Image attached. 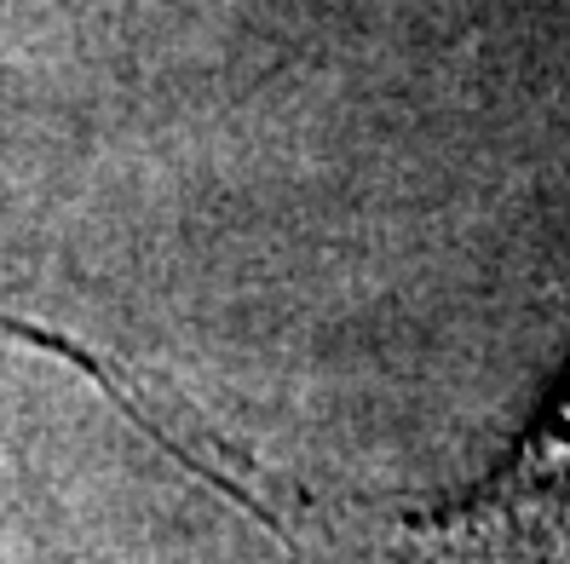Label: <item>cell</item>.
<instances>
[{"instance_id":"cell-1","label":"cell","mask_w":570,"mask_h":564,"mask_svg":"<svg viewBox=\"0 0 570 564\" xmlns=\"http://www.w3.org/2000/svg\"><path fill=\"white\" fill-rule=\"evenodd\" d=\"M570 518V397L564 409L542 426L535 438L508 473H495V484L473 502H461L450 513H439V524H559Z\"/></svg>"}]
</instances>
